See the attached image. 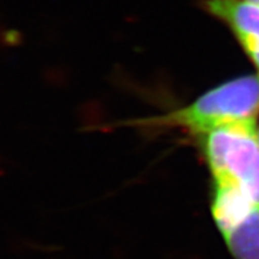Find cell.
<instances>
[{"label":"cell","mask_w":259,"mask_h":259,"mask_svg":"<svg viewBox=\"0 0 259 259\" xmlns=\"http://www.w3.org/2000/svg\"><path fill=\"white\" fill-rule=\"evenodd\" d=\"M259 113V74L242 76L220 84L190 105L164 115L142 120L151 127H183L194 135L245 121H255Z\"/></svg>","instance_id":"6da1fadb"},{"label":"cell","mask_w":259,"mask_h":259,"mask_svg":"<svg viewBox=\"0 0 259 259\" xmlns=\"http://www.w3.org/2000/svg\"><path fill=\"white\" fill-rule=\"evenodd\" d=\"M199 137L213 183L234 184L259 206V139L255 121L225 125Z\"/></svg>","instance_id":"7a4b0ae2"},{"label":"cell","mask_w":259,"mask_h":259,"mask_svg":"<svg viewBox=\"0 0 259 259\" xmlns=\"http://www.w3.org/2000/svg\"><path fill=\"white\" fill-rule=\"evenodd\" d=\"M203 9L231 28L259 71V6L248 0H203Z\"/></svg>","instance_id":"3957f363"},{"label":"cell","mask_w":259,"mask_h":259,"mask_svg":"<svg viewBox=\"0 0 259 259\" xmlns=\"http://www.w3.org/2000/svg\"><path fill=\"white\" fill-rule=\"evenodd\" d=\"M254 204L240 187L229 183H213L211 212L222 235L250 215Z\"/></svg>","instance_id":"277c9868"},{"label":"cell","mask_w":259,"mask_h":259,"mask_svg":"<svg viewBox=\"0 0 259 259\" xmlns=\"http://www.w3.org/2000/svg\"><path fill=\"white\" fill-rule=\"evenodd\" d=\"M223 238L236 259H259V206Z\"/></svg>","instance_id":"5b68a950"},{"label":"cell","mask_w":259,"mask_h":259,"mask_svg":"<svg viewBox=\"0 0 259 259\" xmlns=\"http://www.w3.org/2000/svg\"><path fill=\"white\" fill-rule=\"evenodd\" d=\"M248 2L253 3V4H255V5H258V6H259V0H248Z\"/></svg>","instance_id":"8992f818"},{"label":"cell","mask_w":259,"mask_h":259,"mask_svg":"<svg viewBox=\"0 0 259 259\" xmlns=\"http://www.w3.org/2000/svg\"><path fill=\"white\" fill-rule=\"evenodd\" d=\"M258 139H259V132H258Z\"/></svg>","instance_id":"52a82bcc"}]
</instances>
